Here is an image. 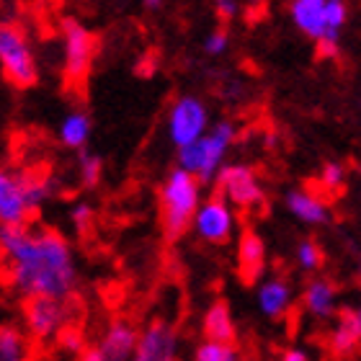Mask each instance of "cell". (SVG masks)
<instances>
[{
    "label": "cell",
    "instance_id": "obj_4",
    "mask_svg": "<svg viewBox=\"0 0 361 361\" xmlns=\"http://www.w3.org/2000/svg\"><path fill=\"white\" fill-rule=\"evenodd\" d=\"M235 140H238V127L233 121H214L199 140L176 150L178 168L194 173L202 183H214V176L227 163V155H230V147L235 145Z\"/></svg>",
    "mask_w": 361,
    "mask_h": 361
},
{
    "label": "cell",
    "instance_id": "obj_13",
    "mask_svg": "<svg viewBox=\"0 0 361 361\" xmlns=\"http://www.w3.org/2000/svg\"><path fill=\"white\" fill-rule=\"evenodd\" d=\"M256 302L261 315L269 320H281L294 305V289L284 276H266L256 281Z\"/></svg>",
    "mask_w": 361,
    "mask_h": 361
},
{
    "label": "cell",
    "instance_id": "obj_23",
    "mask_svg": "<svg viewBox=\"0 0 361 361\" xmlns=\"http://www.w3.org/2000/svg\"><path fill=\"white\" fill-rule=\"evenodd\" d=\"M194 361H243L235 343H219V341L204 338L194 348Z\"/></svg>",
    "mask_w": 361,
    "mask_h": 361
},
{
    "label": "cell",
    "instance_id": "obj_8",
    "mask_svg": "<svg viewBox=\"0 0 361 361\" xmlns=\"http://www.w3.org/2000/svg\"><path fill=\"white\" fill-rule=\"evenodd\" d=\"M207 129H209V109L199 96L186 93L171 104L166 116V135L176 150L199 140Z\"/></svg>",
    "mask_w": 361,
    "mask_h": 361
},
{
    "label": "cell",
    "instance_id": "obj_29",
    "mask_svg": "<svg viewBox=\"0 0 361 361\" xmlns=\"http://www.w3.org/2000/svg\"><path fill=\"white\" fill-rule=\"evenodd\" d=\"M214 11H217L219 18L230 21V18H235V16H238V11H240V3H238V0H214Z\"/></svg>",
    "mask_w": 361,
    "mask_h": 361
},
{
    "label": "cell",
    "instance_id": "obj_12",
    "mask_svg": "<svg viewBox=\"0 0 361 361\" xmlns=\"http://www.w3.org/2000/svg\"><path fill=\"white\" fill-rule=\"evenodd\" d=\"M266 261H269V250H266L264 238L253 230L238 238V248H235V266H238V276L245 284H256L258 279H264Z\"/></svg>",
    "mask_w": 361,
    "mask_h": 361
},
{
    "label": "cell",
    "instance_id": "obj_24",
    "mask_svg": "<svg viewBox=\"0 0 361 361\" xmlns=\"http://www.w3.org/2000/svg\"><path fill=\"white\" fill-rule=\"evenodd\" d=\"M294 258H297V266H300L305 274H312V271H317L323 266V250H320V245H317L315 240H310V238L297 243Z\"/></svg>",
    "mask_w": 361,
    "mask_h": 361
},
{
    "label": "cell",
    "instance_id": "obj_33",
    "mask_svg": "<svg viewBox=\"0 0 361 361\" xmlns=\"http://www.w3.org/2000/svg\"><path fill=\"white\" fill-rule=\"evenodd\" d=\"M356 274H359V279H361V250H359V256H356Z\"/></svg>",
    "mask_w": 361,
    "mask_h": 361
},
{
    "label": "cell",
    "instance_id": "obj_22",
    "mask_svg": "<svg viewBox=\"0 0 361 361\" xmlns=\"http://www.w3.org/2000/svg\"><path fill=\"white\" fill-rule=\"evenodd\" d=\"M104 176V160L90 150H80L78 155V180L83 188H96Z\"/></svg>",
    "mask_w": 361,
    "mask_h": 361
},
{
    "label": "cell",
    "instance_id": "obj_16",
    "mask_svg": "<svg viewBox=\"0 0 361 361\" xmlns=\"http://www.w3.org/2000/svg\"><path fill=\"white\" fill-rule=\"evenodd\" d=\"M305 312L315 320H331L338 310V289L328 279H312L302 294Z\"/></svg>",
    "mask_w": 361,
    "mask_h": 361
},
{
    "label": "cell",
    "instance_id": "obj_26",
    "mask_svg": "<svg viewBox=\"0 0 361 361\" xmlns=\"http://www.w3.org/2000/svg\"><path fill=\"white\" fill-rule=\"evenodd\" d=\"M93 217H96V209L88 202H75L70 207V222L78 233H88L90 225H93Z\"/></svg>",
    "mask_w": 361,
    "mask_h": 361
},
{
    "label": "cell",
    "instance_id": "obj_17",
    "mask_svg": "<svg viewBox=\"0 0 361 361\" xmlns=\"http://www.w3.org/2000/svg\"><path fill=\"white\" fill-rule=\"evenodd\" d=\"M289 16H292L294 26L312 42H320L328 34L325 0H292Z\"/></svg>",
    "mask_w": 361,
    "mask_h": 361
},
{
    "label": "cell",
    "instance_id": "obj_3",
    "mask_svg": "<svg viewBox=\"0 0 361 361\" xmlns=\"http://www.w3.org/2000/svg\"><path fill=\"white\" fill-rule=\"evenodd\" d=\"M202 186L204 183L194 173H188L178 166L160 183V225H163L168 240H178L180 235L191 230V219L204 199Z\"/></svg>",
    "mask_w": 361,
    "mask_h": 361
},
{
    "label": "cell",
    "instance_id": "obj_7",
    "mask_svg": "<svg viewBox=\"0 0 361 361\" xmlns=\"http://www.w3.org/2000/svg\"><path fill=\"white\" fill-rule=\"evenodd\" d=\"M191 230L202 243L209 245H225L233 240L235 230H238V212L227 199L219 194H212L202 199L194 219H191Z\"/></svg>",
    "mask_w": 361,
    "mask_h": 361
},
{
    "label": "cell",
    "instance_id": "obj_6",
    "mask_svg": "<svg viewBox=\"0 0 361 361\" xmlns=\"http://www.w3.org/2000/svg\"><path fill=\"white\" fill-rule=\"evenodd\" d=\"M62 75L68 83H83L96 60V37L78 18L62 21Z\"/></svg>",
    "mask_w": 361,
    "mask_h": 361
},
{
    "label": "cell",
    "instance_id": "obj_30",
    "mask_svg": "<svg viewBox=\"0 0 361 361\" xmlns=\"http://www.w3.org/2000/svg\"><path fill=\"white\" fill-rule=\"evenodd\" d=\"M78 361H111V359H109V356H106L104 351L93 343V346H85L83 351L78 354Z\"/></svg>",
    "mask_w": 361,
    "mask_h": 361
},
{
    "label": "cell",
    "instance_id": "obj_34",
    "mask_svg": "<svg viewBox=\"0 0 361 361\" xmlns=\"http://www.w3.org/2000/svg\"><path fill=\"white\" fill-rule=\"evenodd\" d=\"M354 315H356V320H359V325H361V305H359V307L354 310Z\"/></svg>",
    "mask_w": 361,
    "mask_h": 361
},
{
    "label": "cell",
    "instance_id": "obj_21",
    "mask_svg": "<svg viewBox=\"0 0 361 361\" xmlns=\"http://www.w3.org/2000/svg\"><path fill=\"white\" fill-rule=\"evenodd\" d=\"M31 338L18 325H0V361H29Z\"/></svg>",
    "mask_w": 361,
    "mask_h": 361
},
{
    "label": "cell",
    "instance_id": "obj_11",
    "mask_svg": "<svg viewBox=\"0 0 361 361\" xmlns=\"http://www.w3.org/2000/svg\"><path fill=\"white\" fill-rule=\"evenodd\" d=\"M178 331L168 320H150L137 336L129 361H178Z\"/></svg>",
    "mask_w": 361,
    "mask_h": 361
},
{
    "label": "cell",
    "instance_id": "obj_1",
    "mask_svg": "<svg viewBox=\"0 0 361 361\" xmlns=\"http://www.w3.org/2000/svg\"><path fill=\"white\" fill-rule=\"evenodd\" d=\"M0 256L6 261L8 286L18 297L70 300L78 289L75 250L57 230L0 225Z\"/></svg>",
    "mask_w": 361,
    "mask_h": 361
},
{
    "label": "cell",
    "instance_id": "obj_32",
    "mask_svg": "<svg viewBox=\"0 0 361 361\" xmlns=\"http://www.w3.org/2000/svg\"><path fill=\"white\" fill-rule=\"evenodd\" d=\"M163 6H166V0H142V8L145 11H150V13H158Z\"/></svg>",
    "mask_w": 361,
    "mask_h": 361
},
{
    "label": "cell",
    "instance_id": "obj_19",
    "mask_svg": "<svg viewBox=\"0 0 361 361\" xmlns=\"http://www.w3.org/2000/svg\"><path fill=\"white\" fill-rule=\"evenodd\" d=\"M93 135V119H90L88 111H80V109H73L60 119V127H57V140H60L68 150H85L88 147V140Z\"/></svg>",
    "mask_w": 361,
    "mask_h": 361
},
{
    "label": "cell",
    "instance_id": "obj_27",
    "mask_svg": "<svg viewBox=\"0 0 361 361\" xmlns=\"http://www.w3.org/2000/svg\"><path fill=\"white\" fill-rule=\"evenodd\" d=\"M227 47H230V34H227L225 29H214L212 34H207V39H204V52L209 54V57L225 54Z\"/></svg>",
    "mask_w": 361,
    "mask_h": 361
},
{
    "label": "cell",
    "instance_id": "obj_9",
    "mask_svg": "<svg viewBox=\"0 0 361 361\" xmlns=\"http://www.w3.org/2000/svg\"><path fill=\"white\" fill-rule=\"evenodd\" d=\"M217 194L233 204L235 209H256L266 202L264 183L258 173L245 163H225L214 176Z\"/></svg>",
    "mask_w": 361,
    "mask_h": 361
},
{
    "label": "cell",
    "instance_id": "obj_31",
    "mask_svg": "<svg viewBox=\"0 0 361 361\" xmlns=\"http://www.w3.org/2000/svg\"><path fill=\"white\" fill-rule=\"evenodd\" d=\"M279 361H310V354L305 348H286Z\"/></svg>",
    "mask_w": 361,
    "mask_h": 361
},
{
    "label": "cell",
    "instance_id": "obj_25",
    "mask_svg": "<svg viewBox=\"0 0 361 361\" xmlns=\"http://www.w3.org/2000/svg\"><path fill=\"white\" fill-rule=\"evenodd\" d=\"M343 183H346V166L338 163V160H328V163L320 168V186H323L325 191H338Z\"/></svg>",
    "mask_w": 361,
    "mask_h": 361
},
{
    "label": "cell",
    "instance_id": "obj_18",
    "mask_svg": "<svg viewBox=\"0 0 361 361\" xmlns=\"http://www.w3.org/2000/svg\"><path fill=\"white\" fill-rule=\"evenodd\" d=\"M202 333L207 341H219V343H235L238 338V325H235L233 310L225 300L212 302L202 317Z\"/></svg>",
    "mask_w": 361,
    "mask_h": 361
},
{
    "label": "cell",
    "instance_id": "obj_15",
    "mask_svg": "<svg viewBox=\"0 0 361 361\" xmlns=\"http://www.w3.org/2000/svg\"><path fill=\"white\" fill-rule=\"evenodd\" d=\"M137 336H140L137 325L132 323V320L119 317V320H111V323H109V328H106V331L101 333V338L96 341V346L111 361H129L132 359V351H135V346H137Z\"/></svg>",
    "mask_w": 361,
    "mask_h": 361
},
{
    "label": "cell",
    "instance_id": "obj_10",
    "mask_svg": "<svg viewBox=\"0 0 361 361\" xmlns=\"http://www.w3.org/2000/svg\"><path fill=\"white\" fill-rule=\"evenodd\" d=\"M68 300L57 297H26L23 300V325L26 336L34 341H52L68 325Z\"/></svg>",
    "mask_w": 361,
    "mask_h": 361
},
{
    "label": "cell",
    "instance_id": "obj_2",
    "mask_svg": "<svg viewBox=\"0 0 361 361\" xmlns=\"http://www.w3.org/2000/svg\"><path fill=\"white\" fill-rule=\"evenodd\" d=\"M60 191L54 176L21 173L0 166V225H23L29 217Z\"/></svg>",
    "mask_w": 361,
    "mask_h": 361
},
{
    "label": "cell",
    "instance_id": "obj_5",
    "mask_svg": "<svg viewBox=\"0 0 361 361\" xmlns=\"http://www.w3.org/2000/svg\"><path fill=\"white\" fill-rule=\"evenodd\" d=\"M0 70L16 88H31L39 80L37 54L21 26L0 21Z\"/></svg>",
    "mask_w": 361,
    "mask_h": 361
},
{
    "label": "cell",
    "instance_id": "obj_14",
    "mask_svg": "<svg viewBox=\"0 0 361 361\" xmlns=\"http://www.w3.org/2000/svg\"><path fill=\"white\" fill-rule=\"evenodd\" d=\"M286 212L297 222H305L310 227H320L331 222V207L323 196H317L310 188H289L284 196Z\"/></svg>",
    "mask_w": 361,
    "mask_h": 361
},
{
    "label": "cell",
    "instance_id": "obj_20",
    "mask_svg": "<svg viewBox=\"0 0 361 361\" xmlns=\"http://www.w3.org/2000/svg\"><path fill=\"white\" fill-rule=\"evenodd\" d=\"M328 343H331V351L336 356H351L361 346V325L356 320L354 310H343L336 317V325H333Z\"/></svg>",
    "mask_w": 361,
    "mask_h": 361
},
{
    "label": "cell",
    "instance_id": "obj_28",
    "mask_svg": "<svg viewBox=\"0 0 361 361\" xmlns=\"http://www.w3.org/2000/svg\"><path fill=\"white\" fill-rule=\"evenodd\" d=\"M60 341H62V346L65 348H70V351H83L85 348V343H83V336H80V331H75L73 325H65L60 331Z\"/></svg>",
    "mask_w": 361,
    "mask_h": 361
}]
</instances>
